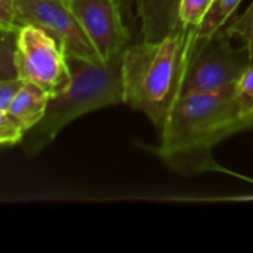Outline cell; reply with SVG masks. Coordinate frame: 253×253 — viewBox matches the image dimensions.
<instances>
[{"label":"cell","mask_w":253,"mask_h":253,"mask_svg":"<svg viewBox=\"0 0 253 253\" xmlns=\"http://www.w3.org/2000/svg\"><path fill=\"white\" fill-rule=\"evenodd\" d=\"M15 19L18 25L31 24L44 30L65 47L67 55L104 62L67 0H15Z\"/></svg>","instance_id":"6"},{"label":"cell","mask_w":253,"mask_h":253,"mask_svg":"<svg viewBox=\"0 0 253 253\" xmlns=\"http://www.w3.org/2000/svg\"><path fill=\"white\" fill-rule=\"evenodd\" d=\"M213 0H181L179 18L181 22L199 28L206 13L209 12Z\"/></svg>","instance_id":"13"},{"label":"cell","mask_w":253,"mask_h":253,"mask_svg":"<svg viewBox=\"0 0 253 253\" xmlns=\"http://www.w3.org/2000/svg\"><path fill=\"white\" fill-rule=\"evenodd\" d=\"M24 80L21 77L10 79V80H0V111H6L18 95V92L24 86Z\"/></svg>","instance_id":"16"},{"label":"cell","mask_w":253,"mask_h":253,"mask_svg":"<svg viewBox=\"0 0 253 253\" xmlns=\"http://www.w3.org/2000/svg\"><path fill=\"white\" fill-rule=\"evenodd\" d=\"M122 61L123 53L101 64L68 55L71 82L64 90L50 95L43 119L25 133L21 142L24 151L37 154L79 117L125 102Z\"/></svg>","instance_id":"3"},{"label":"cell","mask_w":253,"mask_h":253,"mask_svg":"<svg viewBox=\"0 0 253 253\" xmlns=\"http://www.w3.org/2000/svg\"><path fill=\"white\" fill-rule=\"evenodd\" d=\"M50 95L40 86L31 82H25L22 89L10 102L6 111L24 130L25 133L34 127L44 116Z\"/></svg>","instance_id":"9"},{"label":"cell","mask_w":253,"mask_h":253,"mask_svg":"<svg viewBox=\"0 0 253 253\" xmlns=\"http://www.w3.org/2000/svg\"><path fill=\"white\" fill-rule=\"evenodd\" d=\"M93 47L102 58L123 53L132 40L117 0H67Z\"/></svg>","instance_id":"7"},{"label":"cell","mask_w":253,"mask_h":253,"mask_svg":"<svg viewBox=\"0 0 253 253\" xmlns=\"http://www.w3.org/2000/svg\"><path fill=\"white\" fill-rule=\"evenodd\" d=\"M19 27L15 19V0H0V28Z\"/></svg>","instance_id":"17"},{"label":"cell","mask_w":253,"mask_h":253,"mask_svg":"<svg viewBox=\"0 0 253 253\" xmlns=\"http://www.w3.org/2000/svg\"><path fill=\"white\" fill-rule=\"evenodd\" d=\"M224 28L233 39H239L248 47L253 62V0L249 7L239 18L228 21Z\"/></svg>","instance_id":"12"},{"label":"cell","mask_w":253,"mask_h":253,"mask_svg":"<svg viewBox=\"0 0 253 253\" xmlns=\"http://www.w3.org/2000/svg\"><path fill=\"white\" fill-rule=\"evenodd\" d=\"M246 46H233V37L222 27L212 37L199 42L191 61L184 93L218 92L237 86L243 73L252 65Z\"/></svg>","instance_id":"4"},{"label":"cell","mask_w":253,"mask_h":253,"mask_svg":"<svg viewBox=\"0 0 253 253\" xmlns=\"http://www.w3.org/2000/svg\"><path fill=\"white\" fill-rule=\"evenodd\" d=\"M120 10L123 13V18L127 24V27L130 28V31L135 27L136 18H138V7H136V0H117Z\"/></svg>","instance_id":"18"},{"label":"cell","mask_w":253,"mask_h":253,"mask_svg":"<svg viewBox=\"0 0 253 253\" xmlns=\"http://www.w3.org/2000/svg\"><path fill=\"white\" fill-rule=\"evenodd\" d=\"M136 7L142 40L159 42L181 24V0H136Z\"/></svg>","instance_id":"8"},{"label":"cell","mask_w":253,"mask_h":253,"mask_svg":"<svg viewBox=\"0 0 253 253\" xmlns=\"http://www.w3.org/2000/svg\"><path fill=\"white\" fill-rule=\"evenodd\" d=\"M19 27L15 28H0V80L16 79L18 67H16V49H18V33Z\"/></svg>","instance_id":"11"},{"label":"cell","mask_w":253,"mask_h":253,"mask_svg":"<svg viewBox=\"0 0 253 253\" xmlns=\"http://www.w3.org/2000/svg\"><path fill=\"white\" fill-rule=\"evenodd\" d=\"M197 46L196 28L181 22L165 39L141 40L123 52L125 102L144 113L157 129L184 95Z\"/></svg>","instance_id":"2"},{"label":"cell","mask_w":253,"mask_h":253,"mask_svg":"<svg viewBox=\"0 0 253 253\" xmlns=\"http://www.w3.org/2000/svg\"><path fill=\"white\" fill-rule=\"evenodd\" d=\"M25 136V130L7 114L0 113V142L3 147L21 144Z\"/></svg>","instance_id":"14"},{"label":"cell","mask_w":253,"mask_h":253,"mask_svg":"<svg viewBox=\"0 0 253 253\" xmlns=\"http://www.w3.org/2000/svg\"><path fill=\"white\" fill-rule=\"evenodd\" d=\"M237 96L243 113L253 117V64L243 73L237 83Z\"/></svg>","instance_id":"15"},{"label":"cell","mask_w":253,"mask_h":253,"mask_svg":"<svg viewBox=\"0 0 253 253\" xmlns=\"http://www.w3.org/2000/svg\"><path fill=\"white\" fill-rule=\"evenodd\" d=\"M18 76L36 83L49 95L64 90L71 82L65 47L44 30L24 24L18 33Z\"/></svg>","instance_id":"5"},{"label":"cell","mask_w":253,"mask_h":253,"mask_svg":"<svg viewBox=\"0 0 253 253\" xmlns=\"http://www.w3.org/2000/svg\"><path fill=\"white\" fill-rule=\"evenodd\" d=\"M251 127L253 117L243 113L237 86L218 92H188L178 99L159 129L157 154L165 165L182 175L215 170V147Z\"/></svg>","instance_id":"1"},{"label":"cell","mask_w":253,"mask_h":253,"mask_svg":"<svg viewBox=\"0 0 253 253\" xmlns=\"http://www.w3.org/2000/svg\"><path fill=\"white\" fill-rule=\"evenodd\" d=\"M242 1L243 0H213L203 22L199 28H196L197 42H205L212 37L218 30H221L231 19L233 13Z\"/></svg>","instance_id":"10"}]
</instances>
